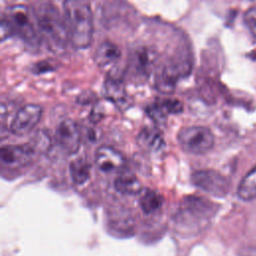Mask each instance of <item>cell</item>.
Instances as JSON below:
<instances>
[{
	"label": "cell",
	"instance_id": "cell-21",
	"mask_svg": "<svg viewBox=\"0 0 256 256\" xmlns=\"http://www.w3.org/2000/svg\"><path fill=\"white\" fill-rule=\"evenodd\" d=\"M13 33H14V32H13L12 27L10 26V24L8 23V21L4 18V19L2 20V22H1V35H0L1 40L4 41L6 38L10 37Z\"/></svg>",
	"mask_w": 256,
	"mask_h": 256
},
{
	"label": "cell",
	"instance_id": "cell-15",
	"mask_svg": "<svg viewBox=\"0 0 256 256\" xmlns=\"http://www.w3.org/2000/svg\"><path fill=\"white\" fill-rule=\"evenodd\" d=\"M237 194L244 201H250L256 198V166L243 177L238 186Z\"/></svg>",
	"mask_w": 256,
	"mask_h": 256
},
{
	"label": "cell",
	"instance_id": "cell-2",
	"mask_svg": "<svg viewBox=\"0 0 256 256\" xmlns=\"http://www.w3.org/2000/svg\"><path fill=\"white\" fill-rule=\"evenodd\" d=\"M36 21L49 48L54 52L63 50L69 39V32L58 10L51 4H44L36 13Z\"/></svg>",
	"mask_w": 256,
	"mask_h": 256
},
{
	"label": "cell",
	"instance_id": "cell-4",
	"mask_svg": "<svg viewBox=\"0 0 256 256\" xmlns=\"http://www.w3.org/2000/svg\"><path fill=\"white\" fill-rule=\"evenodd\" d=\"M6 20L13 29L26 42L33 44L37 42V33L34 19L30 10L24 5H14L6 10Z\"/></svg>",
	"mask_w": 256,
	"mask_h": 256
},
{
	"label": "cell",
	"instance_id": "cell-12",
	"mask_svg": "<svg viewBox=\"0 0 256 256\" xmlns=\"http://www.w3.org/2000/svg\"><path fill=\"white\" fill-rule=\"evenodd\" d=\"M114 188L123 195H136L143 189L138 178L131 173H122L114 181Z\"/></svg>",
	"mask_w": 256,
	"mask_h": 256
},
{
	"label": "cell",
	"instance_id": "cell-16",
	"mask_svg": "<svg viewBox=\"0 0 256 256\" xmlns=\"http://www.w3.org/2000/svg\"><path fill=\"white\" fill-rule=\"evenodd\" d=\"M139 205L142 211L146 214H151L157 211L162 205V197L156 191L149 188L142 189L139 193Z\"/></svg>",
	"mask_w": 256,
	"mask_h": 256
},
{
	"label": "cell",
	"instance_id": "cell-22",
	"mask_svg": "<svg viewBox=\"0 0 256 256\" xmlns=\"http://www.w3.org/2000/svg\"><path fill=\"white\" fill-rule=\"evenodd\" d=\"M54 70V68L51 66V64H49V62L44 61V62H39L35 65V67L33 68V71L35 73H43L46 71H51Z\"/></svg>",
	"mask_w": 256,
	"mask_h": 256
},
{
	"label": "cell",
	"instance_id": "cell-14",
	"mask_svg": "<svg viewBox=\"0 0 256 256\" xmlns=\"http://www.w3.org/2000/svg\"><path fill=\"white\" fill-rule=\"evenodd\" d=\"M138 144L148 150H160L164 145V139L159 130L155 128H144L137 137Z\"/></svg>",
	"mask_w": 256,
	"mask_h": 256
},
{
	"label": "cell",
	"instance_id": "cell-17",
	"mask_svg": "<svg viewBox=\"0 0 256 256\" xmlns=\"http://www.w3.org/2000/svg\"><path fill=\"white\" fill-rule=\"evenodd\" d=\"M104 93L108 99L116 103L117 105H121L126 101V93L125 89L122 85L120 79L115 77H109L106 79L104 84Z\"/></svg>",
	"mask_w": 256,
	"mask_h": 256
},
{
	"label": "cell",
	"instance_id": "cell-19",
	"mask_svg": "<svg viewBox=\"0 0 256 256\" xmlns=\"http://www.w3.org/2000/svg\"><path fill=\"white\" fill-rule=\"evenodd\" d=\"M160 109L164 112L166 115L168 114H175V113H180L183 110L182 103L177 100V99H164L160 102L157 103Z\"/></svg>",
	"mask_w": 256,
	"mask_h": 256
},
{
	"label": "cell",
	"instance_id": "cell-8",
	"mask_svg": "<svg viewBox=\"0 0 256 256\" xmlns=\"http://www.w3.org/2000/svg\"><path fill=\"white\" fill-rule=\"evenodd\" d=\"M57 144L67 154H74L80 147V132L76 123L70 119L62 121L55 132Z\"/></svg>",
	"mask_w": 256,
	"mask_h": 256
},
{
	"label": "cell",
	"instance_id": "cell-5",
	"mask_svg": "<svg viewBox=\"0 0 256 256\" xmlns=\"http://www.w3.org/2000/svg\"><path fill=\"white\" fill-rule=\"evenodd\" d=\"M191 179L195 186L216 197H224L229 191L227 179L214 170L196 171L192 174Z\"/></svg>",
	"mask_w": 256,
	"mask_h": 256
},
{
	"label": "cell",
	"instance_id": "cell-1",
	"mask_svg": "<svg viewBox=\"0 0 256 256\" xmlns=\"http://www.w3.org/2000/svg\"><path fill=\"white\" fill-rule=\"evenodd\" d=\"M63 9L69 40L76 48H87L93 35V15L88 1L65 0Z\"/></svg>",
	"mask_w": 256,
	"mask_h": 256
},
{
	"label": "cell",
	"instance_id": "cell-9",
	"mask_svg": "<svg viewBox=\"0 0 256 256\" xmlns=\"http://www.w3.org/2000/svg\"><path fill=\"white\" fill-rule=\"evenodd\" d=\"M189 63H172L165 65L156 76L157 89L163 93H171L175 88L177 80L181 76L189 73Z\"/></svg>",
	"mask_w": 256,
	"mask_h": 256
},
{
	"label": "cell",
	"instance_id": "cell-18",
	"mask_svg": "<svg viewBox=\"0 0 256 256\" xmlns=\"http://www.w3.org/2000/svg\"><path fill=\"white\" fill-rule=\"evenodd\" d=\"M69 171L73 182L77 185L84 184L90 176L89 163L82 157L76 158L70 163Z\"/></svg>",
	"mask_w": 256,
	"mask_h": 256
},
{
	"label": "cell",
	"instance_id": "cell-3",
	"mask_svg": "<svg viewBox=\"0 0 256 256\" xmlns=\"http://www.w3.org/2000/svg\"><path fill=\"white\" fill-rule=\"evenodd\" d=\"M181 148L191 154L207 153L214 145V136L210 129L203 126L182 128L177 135Z\"/></svg>",
	"mask_w": 256,
	"mask_h": 256
},
{
	"label": "cell",
	"instance_id": "cell-7",
	"mask_svg": "<svg viewBox=\"0 0 256 256\" xmlns=\"http://www.w3.org/2000/svg\"><path fill=\"white\" fill-rule=\"evenodd\" d=\"M36 148L32 143L21 145H5L0 150V160L3 165L9 167L23 166L29 163Z\"/></svg>",
	"mask_w": 256,
	"mask_h": 256
},
{
	"label": "cell",
	"instance_id": "cell-10",
	"mask_svg": "<svg viewBox=\"0 0 256 256\" xmlns=\"http://www.w3.org/2000/svg\"><path fill=\"white\" fill-rule=\"evenodd\" d=\"M97 166L103 172H117L125 165L123 155L111 146H101L95 153Z\"/></svg>",
	"mask_w": 256,
	"mask_h": 256
},
{
	"label": "cell",
	"instance_id": "cell-13",
	"mask_svg": "<svg viewBox=\"0 0 256 256\" xmlns=\"http://www.w3.org/2000/svg\"><path fill=\"white\" fill-rule=\"evenodd\" d=\"M121 56L120 48L112 42H103L95 53V62L99 66H107L116 62Z\"/></svg>",
	"mask_w": 256,
	"mask_h": 256
},
{
	"label": "cell",
	"instance_id": "cell-6",
	"mask_svg": "<svg viewBox=\"0 0 256 256\" xmlns=\"http://www.w3.org/2000/svg\"><path fill=\"white\" fill-rule=\"evenodd\" d=\"M42 108L37 104H27L20 108L10 124V130L16 135L30 132L40 121Z\"/></svg>",
	"mask_w": 256,
	"mask_h": 256
},
{
	"label": "cell",
	"instance_id": "cell-11",
	"mask_svg": "<svg viewBox=\"0 0 256 256\" xmlns=\"http://www.w3.org/2000/svg\"><path fill=\"white\" fill-rule=\"evenodd\" d=\"M155 61L154 52L146 47H138L131 54L130 68L132 72L140 77H145Z\"/></svg>",
	"mask_w": 256,
	"mask_h": 256
},
{
	"label": "cell",
	"instance_id": "cell-20",
	"mask_svg": "<svg viewBox=\"0 0 256 256\" xmlns=\"http://www.w3.org/2000/svg\"><path fill=\"white\" fill-rule=\"evenodd\" d=\"M244 21L253 36L256 38V7H251L245 12Z\"/></svg>",
	"mask_w": 256,
	"mask_h": 256
}]
</instances>
